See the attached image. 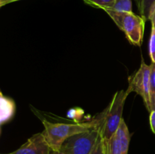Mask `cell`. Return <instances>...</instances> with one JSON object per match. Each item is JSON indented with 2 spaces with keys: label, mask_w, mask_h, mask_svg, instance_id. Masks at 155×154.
<instances>
[{
  "label": "cell",
  "mask_w": 155,
  "mask_h": 154,
  "mask_svg": "<svg viewBox=\"0 0 155 154\" xmlns=\"http://www.w3.org/2000/svg\"><path fill=\"white\" fill-rule=\"evenodd\" d=\"M42 122L44 125L42 134L53 149H60L64 142L71 136L87 131L99 124L97 117L89 122L77 124L52 123L45 119H42Z\"/></svg>",
  "instance_id": "obj_1"
},
{
  "label": "cell",
  "mask_w": 155,
  "mask_h": 154,
  "mask_svg": "<svg viewBox=\"0 0 155 154\" xmlns=\"http://www.w3.org/2000/svg\"><path fill=\"white\" fill-rule=\"evenodd\" d=\"M129 95L127 90L117 91L107 108L97 117L101 128V135L107 141L116 133L123 119L124 104Z\"/></svg>",
  "instance_id": "obj_2"
},
{
  "label": "cell",
  "mask_w": 155,
  "mask_h": 154,
  "mask_svg": "<svg viewBox=\"0 0 155 154\" xmlns=\"http://www.w3.org/2000/svg\"><path fill=\"white\" fill-rule=\"evenodd\" d=\"M104 11L120 30L125 33L126 37L132 45L139 47L142 45L146 22L142 17L133 12H118L109 9Z\"/></svg>",
  "instance_id": "obj_3"
},
{
  "label": "cell",
  "mask_w": 155,
  "mask_h": 154,
  "mask_svg": "<svg viewBox=\"0 0 155 154\" xmlns=\"http://www.w3.org/2000/svg\"><path fill=\"white\" fill-rule=\"evenodd\" d=\"M100 134L101 128L98 124L87 131L70 137L61 148L68 154H90Z\"/></svg>",
  "instance_id": "obj_4"
},
{
  "label": "cell",
  "mask_w": 155,
  "mask_h": 154,
  "mask_svg": "<svg viewBox=\"0 0 155 154\" xmlns=\"http://www.w3.org/2000/svg\"><path fill=\"white\" fill-rule=\"evenodd\" d=\"M151 66L147 65L144 60H142L140 68L136 72L129 77V86L127 88L129 94L135 91L140 95L144 101L145 107L148 111L151 112V102H150L149 86Z\"/></svg>",
  "instance_id": "obj_5"
},
{
  "label": "cell",
  "mask_w": 155,
  "mask_h": 154,
  "mask_svg": "<svg viewBox=\"0 0 155 154\" xmlns=\"http://www.w3.org/2000/svg\"><path fill=\"white\" fill-rule=\"evenodd\" d=\"M50 149L51 147L42 133H37L11 154H49Z\"/></svg>",
  "instance_id": "obj_6"
},
{
  "label": "cell",
  "mask_w": 155,
  "mask_h": 154,
  "mask_svg": "<svg viewBox=\"0 0 155 154\" xmlns=\"http://www.w3.org/2000/svg\"><path fill=\"white\" fill-rule=\"evenodd\" d=\"M15 104L12 99L4 96L0 91V124L8 122L13 117Z\"/></svg>",
  "instance_id": "obj_7"
},
{
  "label": "cell",
  "mask_w": 155,
  "mask_h": 154,
  "mask_svg": "<svg viewBox=\"0 0 155 154\" xmlns=\"http://www.w3.org/2000/svg\"><path fill=\"white\" fill-rule=\"evenodd\" d=\"M116 134L117 135L118 139H119L120 143L122 154H128L130 134V131H129L128 127H127L124 119L121 120L120 124L119 127H118L117 130L116 131Z\"/></svg>",
  "instance_id": "obj_8"
},
{
  "label": "cell",
  "mask_w": 155,
  "mask_h": 154,
  "mask_svg": "<svg viewBox=\"0 0 155 154\" xmlns=\"http://www.w3.org/2000/svg\"><path fill=\"white\" fill-rule=\"evenodd\" d=\"M136 2L140 16L148 21L155 7V0H136Z\"/></svg>",
  "instance_id": "obj_9"
},
{
  "label": "cell",
  "mask_w": 155,
  "mask_h": 154,
  "mask_svg": "<svg viewBox=\"0 0 155 154\" xmlns=\"http://www.w3.org/2000/svg\"><path fill=\"white\" fill-rule=\"evenodd\" d=\"M105 9L118 12H133L132 0H114L110 7Z\"/></svg>",
  "instance_id": "obj_10"
},
{
  "label": "cell",
  "mask_w": 155,
  "mask_h": 154,
  "mask_svg": "<svg viewBox=\"0 0 155 154\" xmlns=\"http://www.w3.org/2000/svg\"><path fill=\"white\" fill-rule=\"evenodd\" d=\"M151 74H150L149 95L151 102V111L155 110V63H151Z\"/></svg>",
  "instance_id": "obj_11"
},
{
  "label": "cell",
  "mask_w": 155,
  "mask_h": 154,
  "mask_svg": "<svg viewBox=\"0 0 155 154\" xmlns=\"http://www.w3.org/2000/svg\"><path fill=\"white\" fill-rule=\"evenodd\" d=\"M107 154H122L120 143L116 133L107 141Z\"/></svg>",
  "instance_id": "obj_12"
},
{
  "label": "cell",
  "mask_w": 155,
  "mask_h": 154,
  "mask_svg": "<svg viewBox=\"0 0 155 154\" xmlns=\"http://www.w3.org/2000/svg\"><path fill=\"white\" fill-rule=\"evenodd\" d=\"M107 141L100 134L90 154H107Z\"/></svg>",
  "instance_id": "obj_13"
},
{
  "label": "cell",
  "mask_w": 155,
  "mask_h": 154,
  "mask_svg": "<svg viewBox=\"0 0 155 154\" xmlns=\"http://www.w3.org/2000/svg\"><path fill=\"white\" fill-rule=\"evenodd\" d=\"M114 0H83L86 4L92 6V7L96 8L104 9L108 8L112 4Z\"/></svg>",
  "instance_id": "obj_14"
},
{
  "label": "cell",
  "mask_w": 155,
  "mask_h": 154,
  "mask_svg": "<svg viewBox=\"0 0 155 154\" xmlns=\"http://www.w3.org/2000/svg\"><path fill=\"white\" fill-rule=\"evenodd\" d=\"M149 55L151 62L155 63V28H151V36L149 41Z\"/></svg>",
  "instance_id": "obj_15"
},
{
  "label": "cell",
  "mask_w": 155,
  "mask_h": 154,
  "mask_svg": "<svg viewBox=\"0 0 155 154\" xmlns=\"http://www.w3.org/2000/svg\"><path fill=\"white\" fill-rule=\"evenodd\" d=\"M150 125L152 132L155 134V110L150 112Z\"/></svg>",
  "instance_id": "obj_16"
},
{
  "label": "cell",
  "mask_w": 155,
  "mask_h": 154,
  "mask_svg": "<svg viewBox=\"0 0 155 154\" xmlns=\"http://www.w3.org/2000/svg\"><path fill=\"white\" fill-rule=\"evenodd\" d=\"M49 154H68L62 148H60L59 149H50Z\"/></svg>",
  "instance_id": "obj_17"
},
{
  "label": "cell",
  "mask_w": 155,
  "mask_h": 154,
  "mask_svg": "<svg viewBox=\"0 0 155 154\" xmlns=\"http://www.w3.org/2000/svg\"><path fill=\"white\" fill-rule=\"evenodd\" d=\"M150 21H151V25H152V27H154L155 28V7L154 8V10H153L152 13H151V17H150Z\"/></svg>",
  "instance_id": "obj_18"
},
{
  "label": "cell",
  "mask_w": 155,
  "mask_h": 154,
  "mask_svg": "<svg viewBox=\"0 0 155 154\" xmlns=\"http://www.w3.org/2000/svg\"><path fill=\"white\" fill-rule=\"evenodd\" d=\"M16 1H19V0H0V2L2 3V5H5L8 4V3L11 2H14Z\"/></svg>",
  "instance_id": "obj_19"
},
{
  "label": "cell",
  "mask_w": 155,
  "mask_h": 154,
  "mask_svg": "<svg viewBox=\"0 0 155 154\" xmlns=\"http://www.w3.org/2000/svg\"><path fill=\"white\" fill-rule=\"evenodd\" d=\"M2 3H1V2H0V8H1V7H2Z\"/></svg>",
  "instance_id": "obj_20"
},
{
  "label": "cell",
  "mask_w": 155,
  "mask_h": 154,
  "mask_svg": "<svg viewBox=\"0 0 155 154\" xmlns=\"http://www.w3.org/2000/svg\"><path fill=\"white\" fill-rule=\"evenodd\" d=\"M9 154H11V153H9Z\"/></svg>",
  "instance_id": "obj_21"
}]
</instances>
